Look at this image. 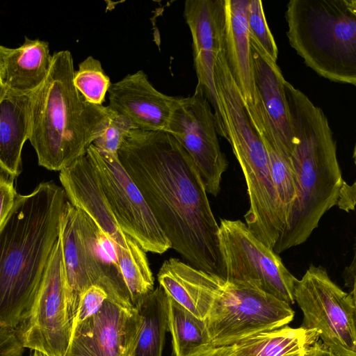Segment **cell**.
<instances>
[{"instance_id":"cell-28","label":"cell","mask_w":356,"mask_h":356,"mask_svg":"<svg viewBox=\"0 0 356 356\" xmlns=\"http://www.w3.org/2000/svg\"><path fill=\"white\" fill-rule=\"evenodd\" d=\"M132 129L134 127L127 118L109 108L108 118L104 131L95 140L92 145L102 152L118 154L119 149Z\"/></svg>"},{"instance_id":"cell-1","label":"cell","mask_w":356,"mask_h":356,"mask_svg":"<svg viewBox=\"0 0 356 356\" xmlns=\"http://www.w3.org/2000/svg\"><path fill=\"white\" fill-rule=\"evenodd\" d=\"M171 245L194 268L225 280L219 225L188 154L165 131L132 129L118 152Z\"/></svg>"},{"instance_id":"cell-14","label":"cell","mask_w":356,"mask_h":356,"mask_svg":"<svg viewBox=\"0 0 356 356\" xmlns=\"http://www.w3.org/2000/svg\"><path fill=\"white\" fill-rule=\"evenodd\" d=\"M184 17L192 36L196 88L202 92L213 110L216 122H222L225 112L217 95L214 65L223 46L225 0H187Z\"/></svg>"},{"instance_id":"cell-21","label":"cell","mask_w":356,"mask_h":356,"mask_svg":"<svg viewBox=\"0 0 356 356\" xmlns=\"http://www.w3.org/2000/svg\"><path fill=\"white\" fill-rule=\"evenodd\" d=\"M31 94L6 90L0 101V169L13 179L21 172L22 151L29 140Z\"/></svg>"},{"instance_id":"cell-30","label":"cell","mask_w":356,"mask_h":356,"mask_svg":"<svg viewBox=\"0 0 356 356\" xmlns=\"http://www.w3.org/2000/svg\"><path fill=\"white\" fill-rule=\"evenodd\" d=\"M14 179L0 169V228L11 211L17 193Z\"/></svg>"},{"instance_id":"cell-33","label":"cell","mask_w":356,"mask_h":356,"mask_svg":"<svg viewBox=\"0 0 356 356\" xmlns=\"http://www.w3.org/2000/svg\"><path fill=\"white\" fill-rule=\"evenodd\" d=\"M188 356H234L231 346H213L208 345Z\"/></svg>"},{"instance_id":"cell-36","label":"cell","mask_w":356,"mask_h":356,"mask_svg":"<svg viewBox=\"0 0 356 356\" xmlns=\"http://www.w3.org/2000/svg\"><path fill=\"white\" fill-rule=\"evenodd\" d=\"M10 49V48L0 45V75L2 71L6 57L9 53Z\"/></svg>"},{"instance_id":"cell-13","label":"cell","mask_w":356,"mask_h":356,"mask_svg":"<svg viewBox=\"0 0 356 356\" xmlns=\"http://www.w3.org/2000/svg\"><path fill=\"white\" fill-rule=\"evenodd\" d=\"M140 325L136 307L107 298L95 314L73 327L64 356H133Z\"/></svg>"},{"instance_id":"cell-23","label":"cell","mask_w":356,"mask_h":356,"mask_svg":"<svg viewBox=\"0 0 356 356\" xmlns=\"http://www.w3.org/2000/svg\"><path fill=\"white\" fill-rule=\"evenodd\" d=\"M318 332L287 325L262 332L234 344V356H307L318 341Z\"/></svg>"},{"instance_id":"cell-2","label":"cell","mask_w":356,"mask_h":356,"mask_svg":"<svg viewBox=\"0 0 356 356\" xmlns=\"http://www.w3.org/2000/svg\"><path fill=\"white\" fill-rule=\"evenodd\" d=\"M67 200L54 181L17 195L0 228V328L15 330L29 314L58 238Z\"/></svg>"},{"instance_id":"cell-9","label":"cell","mask_w":356,"mask_h":356,"mask_svg":"<svg viewBox=\"0 0 356 356\" xmlns=\"http://www.w3.org/2000/svg\"><path fill=\"white\" fill-rule=\"evenodd\" d=\"M219 248L225 281L252 285L292 305L298 280L279 254L256 238L241 220H220Z\"/></svg>"},{"instance_id":"cell-29","label":"cell","mask_w":356,"mask_h":356,"mask_svg":"<svg viewBox=\"0 0 356 356\" xmlns=\"http://www.w3.org/2000/svg\"><path fill=\"white\" fill-rule=\"evenodd\" d=\"M107 298H108L107 293L99 286L92 285L86 289L80 296L73 327L95 314L102 308Z\"/></svg>"},{"instance_id":"cell-31","label":"cell","mask_w":356,"mask_h":356,"mask_svg":"<svg viewBox=\"0 0 356 356\" xmlns=\"http://www.w3.org/2000/svg\"><path fill=\"white\" fill-rule=\"evenodd\" d=\"M24 350L15 330L0 328V356H22Z\"/></svg>"},{"instance_id":"cell-32","label":"cell","mask_w":356,"mask_h":356,"mask_svg":"<svg viewBox=\"0 0 356 356\" xmlns=\"http://www.w3.org/2000/svg\"><path fill=\"white\" fill-rule=\"evenodd\" d=\"M356 186L355 182L349 185L343 181L339 190L337 204L339 208L346 212L353 211L355 206Z\"/></svg>"},{"instance_id":"cell-20","label":"cell","mask_w":356,"mask_h":356,"mask_svg":"<svg viewBox=\"0 0 356 356\" xmlns=\"http://www.w3.org/2000/svg\"><path fill=\"white\" fill-rule=\"evenodd\" d=\"M244 105L250 120L264 144L280 211L286 226L296 197V176L291 154L276 137L258 93L254 104L244 103Z\"/></svg>"},{"instance_id":"cell-3","label":"cell","mask_w":356,"mask_h":356,"mask_svg":"<svg viewBox=\"0 0 356 356\" xmlns=\"http://www.w3.org/2000/svg\"><path fill=\"white\" fill-rule=\"evenodd\" d=\"M295 143L291 160L296 197L273 250L277 254L305 242L323 216L337 204L343 179L328 120L301 90L285 81Z\"/></svg>"},{"instance_id":"cell-35","label":"cell","mask_w":356,"mask_h":356,"mask_svg":"<svg viewBox=\"0 0 356 356\" xmlns=\"http://www.w3.org/2000/svg\"><path fill=\"white\" fill-rule=\"evenodd\" d=\"M307 356H337L325 345L317 341L310 349Z\"/></svg>"},{"instance_id":"cell-16","label":"cell","mask_w":356,"mask_h":356,"mask_svg":"<svg viewBox=\"0 0 356 356\" xmlns=\"http://www.w3.org/2000/svg\"><path fill=\"white\" fill-rule=\"evenodd\" d=\"M108 92V106L127 118L134 129L144 131H166L178 100L158 90L143 70L111 83Z\"/></svg>"},{"instance_id":"cell-37","label":"cell","mask_w":356,"mask_h":356,"mask_svg":"<svg viewBox=\"0 0 356 356\" xmlns=\"http://www.w3.org/2000/svg\"><path fill=\"white\" fill-rule=\"evenodd\" d=\"M6 93V88L0 80V101Z\"/></svg>"},{"instance_id":"cell-8","label":"cell","mask_w":356,"mask_h":356,"mask_svg":"<svg viewBox=\"0 0 356 356\" xmlns=\"http://www.w3.org/2000/svg\"><path fill=\"white\" fill-rule=\"evenodd\" d=\"M303 314L300 327L315 330L337 356H356V297L343 291L325 268L311 264L294 289Z\"/></svg>"},{"instance_id":"cell-11","label":"cell","mask_w":356,"mask_h":356,"mask_svg":"<svg viewBox=\"0 0 356 356\" xmlns=\"http://www.w3.org/2000/svg\"><path fill=\"white\" fill-rule=\"evenodd\" d=\"M15 330L24 348L46 356H64L68 348L72 325L67 314L65 271L59 236L31 309Z\"/></svg>"},{"instance_id":"cell-17","label":"cell","mask_w":356,"mask_h":356,"mask_svg":"<svg viewBox=\"0 0 356 356\" xmlns=\"http://www.w3.org/2000/svg\"><path fill=\"white\" fill-rule=\"evenodd\" d=\"M157 279L169 297L202 320L207 318L225 281L172 257L164 261Z\"/></svg>"},{"instance_id":"cell-25","label":"cell","mask_w":356,"mask_h":356,"mask_svg":"<svg viewBox=\"0 0 356 356\" xmlns=\"http://www.w3.org/2000/svg\"><path fill=\"white\" fill-rule=\"evenodd\" d=\"M168 331L175 356H188L211 345L204 320L197 318L169 296Z\"/></svg>"},{"instance_id":"cell-5","label":"cell","mask_w":356,"mask_h":356,"mask_svg":"<svg viewBox=\"0 0 356 356\" xmlns=\"http://www.w3.org/2000/svg\"><path fill=\"white\" fill-rule=\"evenodd\" d=\"M285 19L289 44L307 67L356 85V0H291Z\"/></svg>"},{"instance_id":"cell-4","label":"cell","mask_w":356,"mask_h":356,"mask_svg":"<svg viewBox=\"0 0 356 356\" xmlns=\"http://www.w3.org/2000/svg\"><path fill=\"white\" fill-rule=\"evenodd\" d=\"M68 50L55 52L49 72L31 94L29 140L38 164L60 171L86 155L104 131L109 108L88 102L74 83Z\"/></svg>"},{"instance_id":"cell-19","label":"cell","mask_w":356,"mask_h":356,"mask_svg":"<svg viewBox=\"0 0 356 356\" xmlns=\"http://www.w3.org/2000/svg\"><path fill=\"white\" fill-rule=\"evenodd\" d=\"M249 3L250 0H225L223 49L229 70L243 102L254 104L257 92L247 23Z\"/></svg>"},{"instance_id":"cell-12","label":"cell","mask_w":356,"mask_h":356,"mask_svg":"<svg viewBox=\"0 0 356 356\" xmlns=\"http://www.w3.org/2000/svg\"><path fill=\"white\" fill-rule=\"evenodd\" d=\"M174 137L191 158L207 194L216 197L228 161L218 141L211 106L202 92L178 97L166 131Z\"/></svg>"},{"instance_id":"cell-38","label":"cell","mask_w":356,"mask_h":356,"mask_svg":"<svg viewBox=\"0 0 356 356\" xmlns=\"http://www.w3.org/2000/svg\"><path fill=\"white\" fill-rule=\"evenodd\" d=\"M30 356H46V355L40 351L31 350Z\"/></svg>"},{"instance_id":"cell-26","label":"cell","mask_w":356,"mask_h":356,"mask_svg":"<svg viewBox=\"0 0 356 356\" xmlns=\"http://www.w3.org/2000/svg\"><path fill=\"white\" fill-rule=\"evenodd\" d=\"M74 83L76 89L89 103L102 105L111 85L100 61L92 56H88L74 71Z\"/></svg>"},{"instance_id":"cell-10","label":"cell","mask_w":356,"mask_h":356,"mask_svg":"<svg viewBox=\"0 0 356 356\" xmlns=\"http://www.w3.org/2000/svg\"><path fill=\"white\" fill-rule=\"evenodd\" d=\"M86 156L121 229L146 252L161 254L171 248L170 243L118 154L102 152L91 144Z\"/></svg>"},{"instance_id":"cell-18","label":"cell","mask_w":356,"mask_h":356,"mask_svg":"<svg viewBox=\"0 0 356 356\" xmlns=\"http://www.w3.org/2000/svg\"><path fill=\"white\" fill-rule=\"evenodd\" d=\"M250 48L254 84L263 108L276 137L291 154L295 137L285 92L286 80L277 62L251 39Z\"/></svg>"},{"instance_id":"cell-24","label":"cell","mask_w":356,"mask_h":356,"mask_svg":"<svg viewBox=\"0 0 356 356\" xmlns=\"http://www.w3.org/2000/svg\"><path fill=\"white\" fill-rule=\"evenodd\" d=\"M141 325L133 356H162L168 331V296L158 286L136 307Z\"/></svg>"},{"instance_id":"cell-22","label":"cell","mask_w":356,"mask_h":356,"mask_svg":"<svg viewBox=\"0 0 356 356\" xmlns=\"http://www.w3.org/2000/svg\"><path fill=\"white\" fill-rule=\"evenodd\" d=\"M51 64L52 55L48 42L26 37L20 47L10 49L0 80L6 90L30 94L44 81Z\"/></svg>"},{"instance_id":"cell-15","label":"cell","mask_w":356,"mask_h":356,"mask_svg":"<svg viewBox=\"0 0 356 356\" xmlns=\"http://www.w3.org/2000/svg\"><path fill=\"white\" fill-rule=\"evenodd\" d=\"M59 179L68 201L92 220L113 243L116 252L132 251L140 246L121 229L86 155L61 170Z\"/></svg>"},{"instance_id":"cell-6","label":"cell","mask_w":356,"mask_h":356,"mask_svg":"<svg viewBox=\"0 0 356 356\" xmlns=\"http://www.w3.org/2000/svg\"><path fill=\"white\" fill-rule=\"evenodd\" d=\"M60 241L67 286V308L73 327L81 294L88 287L103 288L108 298L131 304L113 243L68 200L60 222Z\"/></svg>"},{"instance_id":"cell-27","label":"cell","mask_w":356,"mask_h":356,"mask_svg":"<svg viewBox=\"0 0 356 356\" xmlns=\"http://www.w3.org/2000/svg\"><path fill=\"white\" fill-rule=\"evenodd\" d=\"M247 23L250 38L256 42L275 62L278 57V48L266 19L262 1L250 0L247 12Z\"/></svg>"},{"instance_id":"cell-34","label":"cell","mask_w":356,"mask_h":356,"mask_svg":"<svg viewBox=\"0 0 356 356\" xmlns=\"http://www.w3.org/2000/svg\"><path fill=\"white\" fill-rule=\"evenodd\" d=\"M343 276L344 279L345 286L350 290L349 293L356 297L355 257L351 264L345 268Z\"/></svg>"},{"instance_id":"cell-7","label":"cell","mask_w":356,"mask_h":356,"mask_svg":"<svg viewBox=\"0 0 356 356\" xmlns=\"http://www.w3.org/2000/svg\"><path fill=\"white\" fill-rule=\"evenodd\" d=\"M294 314L291 305L252 285L225 281L204 321L211 345L227 346L287 325Z\"/></svg>"}]
</instances>
